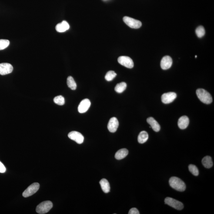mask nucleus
I'll list each match as a JSON object with an SVG mask.
<instances>
[{
	"label": "nucleus",
	"mask_w": 214,
	"mask_h": 214,
	"mask_svg": "<svg viewBox=\"0 0 214 214\" xmlns=\"http://www.w3.org/2000/svg\"><path fill=\"white\" fill-rule=\"evenodd\" d=\"M189 123V118L186 116L181 117L178 120V126L181 129H185L187 127Z\"/></svg>",
	"instance_id": "14"
},
{
	"label": "nucleus",
	"mask_w": 214,
	"mask_h": 214,
	"mask_svg": "<svg viewBox=\"0 0 214 214\" xmlns=\"http://www.w3.org/2000/svg\"><path fill=\"white\" fill-rule=\"evenodd\" d=\"M170 186L173 189L179 192H183L186 188L185 182L180 178L176 177H172L169 181Z\"/></svg>",
	"instance_id": "1"
},
{
	"label": "nucleus",
	"mask_w": 214,
	"mask_h": 214,
	"mask_svg": "<svg viewBox=\"0 0 214 214\" xmlns=\"http://www.w3.org/2000/svg\"><path fill=\"white\" fill-rule=\"evenodd\" d=\"M68 137L73 140L75 141L78 144L83 143L84 140V136L80 132L77 131H72L70 132L68 135Z\"/></svg>",
	"instance_id": "8"
},
{
	"label": "nucleus",
	"mask_w": 214,
	"mask_h": 214,
	"mask_svg": "<svg viewBox=\"0 0 214 214\" xmlns=\"http://www.w3.org/2000/svg\"><path fill=\"white\" fill-rule=\"evenodd\" d=\"M10 41L7 39H0V50L5 49L9 46Z\"/></svg>",
	"instance_id": "27"
},
{
	"label": "nucleus",
	"mask_w": 214,
	"mask_h": 214,
	"mask_svg": "<svg viewBox=\"0 0 214 214\" xmlns=\"http://www.w3.org/2000/svg\"><path fill=\"white\" fill-rule=\"evenodd\" d=\"M188 169L189 172L195 176H197L199 175V170L196 166L194 165H189L188 166Z\"/></svg>",
	"instance_id": "25"
},
{
	"label": "nucleus",
	"mask_w": 214,
	"mask_h": 214,
	"mask_svg": "<svg viewBox=\"0 0 214 214\" xmlns=\"http://www.w3.org/2000/svg\"><path fill=\"white\" fill-rule=\"evenodd\" d=\"M119 122L116 118L113 117L111 118L108 125V130L112 133L116 132L119 127Z\"/></svg>",
	"instance_id": "12"
},
{
	"label": "nucleus",
	"mask_w": 214,
	"mask_h": 214,
	"mask_svg": "<svg viewBox=\"0 0 214 214\" xmlns=\"http://www.w3.org/2000/svg\"><path fill=\"white\" fill-rule=\"evenodd\" d=\"M6 169L1 162H0V172L1 173H4L6 172Z\"/></svg>",
	"instance_id": "29"
},
{
	"label": "nucleus",
	"mask_w": 214,
	"mask_h": 214,
	"mask_svg": "<svg viewBox=\"0 0 214 214\" xmlns=\"http://www.w3.org/2000/svg\"><path fill=\"white\" fill-rule=\"evenodd\" d=\"M148 135L145 131H142L140 133L138 138V142L140 144H143L147 141L148 139Z\"/></svg>",
	"instance_id": "20"
},
{
	"label": "nucleus",
	"mask_w": 214,
	"mask_h": 214,
	"mask_svg": "<svg viewBox=\"0 0 214 214\" xmlns=\"http://www.w3.org/2000/svg\"><path fill=\"white\" fill-rule=\"evenodd\" d=\"M116 75L117 74L114 71H110L107 73L105 75V78L106 81H110L113 80Z\"/></svg>",
	"instance_id": "23"
},
{
	"label": "nucleus",
	"mask_w": 214,
	"mask_h": 214,
	"mask_svg": "<svg viewBox=\"0 0 214 214\" xmlns=\"http://www.w3.org/2000/svg\"><path fill=\"white\" fill-rule=\"evenodd\" d=\"M202 163L204 167L207 169L212 167L213 166L212 158L209 156L205 157L202 160Z\"/></svg>",
	"instance_id": "19"
},
{
	"label": "nucleus",
	"mask_w": 214,
	"mask_h": 214,
	"mask_svg": "<svg viewBox=\"0 0 214 214\" xmlns=\"http://www.w3.org/2000/svg\"><path fill=\"white\" fill-rule=\"evenodd\" d=\"M165 203L178 210L183 209L184 205L182 202L173 198L167 197L165 199Z\"/></svg>",
	"instance_id": "4"
},
{
	"label": "nucleus",
	"mask_w": 214,
	"mask_h": 214,
	"mask_svg": "<svg viewBox=\"0 0 214 214\" xmlns=\"http://www.w3.org/2000/svg\"><path fill=\"white\" fill-rule=\"evenodd\" d=\"M69 28V25L66 21H63L58 24L56 26V29L58 32L62 33L68 30Z\"/></svg>",
	"instance_id": "16"
},
{
	"label": "nucleus",
	"mask_w": 214,
	"mask_h": 214,
	"mask_svg": "<svg viewBox=\"0 0 214 214\" xmlns=\"http://www.w3.org/2000/svg\"><path fill=\"white\" fill-rule=\"evenodd\" d=\"M128 214H139L140 212L138 210L135 208H132L130 210L129 212H128Z\"/></svg>",
	"instance_id": "28"
},
{
	"label": "nucleus",
	"mask_w": 214,
	"mask_h": 214,
	"mask_svg": "<svg viewBox=\"0 0 214 214\" xmlns=\"http://www.w3.org/2000/svg\"><path fill=\"white\" fill-rule=\"evenodd\" d=\"M118 62L121 65L127 68H132L134 67L133 61L131 58L128 56H120L118 58Z\"/></svg>",
	"instance_id": "7"
},
{
	"label": "nucleus",
	"mask_w": 214,
	"mask_h": 214,
	"mask_svg": "<svg viewBox=\"0 0 214 214\" xmlns=\"http://www.w3.org/2000/svg\"><path fill=\"white\" fill-rule=\"evenodd\" d=\"M100 185H101L102 190L105 193H108L110 190V186L109 182L106 179L104 178L101 180L100 182Z\"/></svg>",
	"instance_id": "17"
},
{
	"label": "nucleus",
	"mask_w": 214,
	"mask_h": 214,
	"mask_svg": "<svg viewBox=\"0 0 214 214\" xmlns=\"http://www.w3.org/2000/svg\"><path fill=\"white\" fill-rule=\"evenodd\" d=\"M91 105V102L88 99H85L81 101L78 105V109L80 113H84L87 111Z\"/></svg>",
	"instance_id": "11"
},
{
	"label": "nucleus",
	"mask_w": 214,
	"mask_h": 214,
	"mask_svg": "<svg viewBox=\"0 0 214 214\" xmlns=\"http://www.w3.org/2000/svg\"><path fill=\"white\" fill-rule=\"evenodd\" d=\"M128 151L125 148H123L118 150L115 154V158L118 160L124 159L128 154Z\"/></svg>",
	"instance_id": "18"
},
{
	"label": "nucleus",
	"mask_w": 214,
	"mask_h": 214,
	"mask_svg": "<svg viewBox=\"0 0 214 214\" xmlns=\"http://www.w3.org/2000/svg\"><path fill=\"white\" fill-rule=\"evenodd\" d=\"M196 92L197 96L201 102L207 105L212 103V97L207 91L202 88H199L197 90Z\"/></svg>",
	"instance_id": "2"
},
{
	"label": "nucleus",
	"mask_w": 214,
	"mask_h": 214,
	"mask_svg": "<svg viewBox=\"0 0 214 214\" xmlns=\"http://www.w3.org/2000/svg\"><path fill=\"white\" fill-rule=\"evenodd\" d=\"M13 70L11 64L7 63L0 64V75H6L11 74Z\"/></svg>",
	"instance_id": "10"
},
{
	"label": "nucleus",
	"mask_w": 214,
	"mask_h": 214,
	"mask_svg": "<svg viewBox=\"0 0 214 214\" xmlns=\"http://www.w3.org/2000/svg\"><path fill=\"white\" fill-rule=\"evenodd\" d=\"M195 33L199 38H201L203 37L205 34V30L203 27L200 26L196 29Z\"/></svg>",
	"instance_id": "26"
},
{
	"label": "nucleus",
	"mask_w": 214,
	"mask_h": 214,
	"mask_svg": "<svg viewBox=\"0 0 214 214\" xmlns=\"http://www.w3.org/2000/svg\"><path fill=\"white\" fill-rule=\"evenodd\" d=\"M148 123L151 126V127L155 132H158L160 130V126L158 123L152 117H150L147 119Z\"/></svg>",
	"instance_id": "15"
},
{
	"label": "nucleus",
	"mask_w": 214,
	"mask_h": 214,
	"mask_svg": "<svg viewBox=\"0 0 214 214\" xmlns=\"http://www.w3.org/2000/svg\"><path fill=\"white\" fill-rule=\"evenodd\" d=\"M195 58H196L197 57V56H196V55L195 56Z\"/></svg>",
	"instance_id": "30"
},
{
	"label": "nucleus",
	"mask_w": 214,
	"mask_h": 214,
	"mask_svg": "<svg viewBox=\"0 0 214 214\" xmlns=\"http://www.w3.org/2000/svg\"><path fill=\"white\" fill-rule=\"evenodd\" d=\"M172 60L171 57L166 56L163 58L161 62V67L163 69H169L172 66Z\"/></svg>",
	"instance_id": "13"
},
{
	"label": "nucleus",
	"mask_w": 214,
	"mask_h": 214,
	"mask_svg": "<svg viewBox=\"0 0 214 214\" xmlns=\"http://www.w3.org/2000/svg\"><path fill=\"white\" fill-rule=\"evenodd\" d=\"M67 85L72 90H75L77 88V84L74 78L71 76L68 77L67 80Z\"/></svg>",
	"instance_id": "22"
},
{
	"label": "nucleus",
	"mask_w": 214,
	"mask_h": 214,
	"mask_svg": "<svg viewBox=\"0 0 214 214\" xmlns=\"http://www.w3.org/2000/svg\"><path fill=\"white\" fill-rule=\"evenodd\" d=\"M54 102L57 105H62L65 104V99L62 96H58L54 98Z\"/></svg>",
	"instance_id": "24"
},
{
	"label": "nucleus",
	"mask_w": 214,
	"mask_h": 214,
	"mask_svg": "<svg viewBox=\"0 0 214 214\" xmlns=\"http://www.w3.org/2000/svg\"><path fill=\"white\" fill-rule=\"evenodd\" d=\"M40 187L39 184L38 183H34L29 185L24 192L22 195L24 198H27L33 195L38 192Z\"/></svg>",
	"instance_id": "6"
},
{
	"label": "nucleus",
	"mask_w": 214,
	"mask_h": 214,
	"mask_svg": "<svg viewBox=\"0 0 214 214\" xmlns=\"http://www.w3.org/2000/svg\"><path fill=\"white\" fill-rule=\"evenodd\" d=\"M53 207L52 202L50 201H45L37 206L36 211L38 213L44 214L49 212Z\"/></svg>",
	"instance_id": "3"
},
{
	"label": "nucleus",
	"mask_w": 214,
	"mask_h": 214,
	"mask_svg": "<svg viewBox=\"0 0 214 214\" xmlns=\"http://www.w3.org/2000/svg\"><path fill=\"white\" fill-rule=\"evenodd\" d=\"M176 94L174 92H169L164 93L162 95V100L164 104L171 103L176 99Z\"/></svg>",
	"instance_id": "9"
},
{
	"label": "nucleus",
	"mask_w": 214,
	"mask_h": 214,
	"mask_svg": "<svg viewBox=\"0 0 214 214\" xmlns=\"http://www.w3.org/2000/svg\"><path fill=\"white\" fill-rule=\"evenodd\" d=\"M127 84L125 82H123L117 84L115 88V90L118 93H121L126 89Z\"/></svg>",
	"instance_id": "21"
},
{
	"label": "nucleus",
	"mask_w": 214,
	"mask_h": 214,
	"mask_svg": "<svg viewBox=\"0 0 214 214\" xmlns=\"http://www.w3.org/2000/svg\"><path fill=\"white\" fill-rule=\"evenodd\" d=\"M124 22L131 28L138 29L142 26V23L138 20L128 16H125L123 18Z\"/></svg>",
	"instance_id": "5"
}]
</instances>
